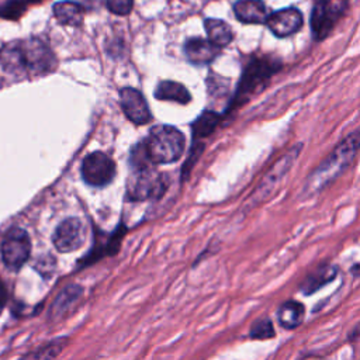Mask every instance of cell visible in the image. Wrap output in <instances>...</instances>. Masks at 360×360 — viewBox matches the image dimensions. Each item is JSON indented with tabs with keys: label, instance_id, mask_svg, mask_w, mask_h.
<instances>
[{
	"label": "cell",
	"instance_id": "15",
	"mask_svg": "<svg viewBox=\"0 0 360 360\" xmlns=\"http://www.w3.org/2000/svg\"><path fill=\"white\" fill-rule=\"evenodd\" d=\"M0 65L11 75H25V65L22 56L21 41H11L0 49Z\"/></svg>",
	"mask_w": 360,
	"mask_h": 360
},
{
	"label": "cell",
	"instance_id": "8",
	"mask_svg": "<svg viewBox=\"0 0 360 360\" xmlns=\"http://www.w3.org/2000/svg\"><path fill=\"white\" fill-rule=\"evenodd\" d=\"M31 253V240L21 228H11L1 242V259L7 269L18 270L25 264Z\"/></svg>",
	"mask_w": 360,
	"mask_h": 360
},
{
	"label": "cell",
	"instance_id": "7",
	"mask_svg": "<svg viewBox=\"0 0 360 360\" xmlns=\"http://www.w3.org/2000/svg\"><path fill=\"white\" fill-rule=\"evenodd\" d=\"M25 65V75H46L56 68L53 52L39 39H20Z\"/></svg>",
	"mask_w": 360,
	"mask_h": 360
},
{
	"label": "cell",
	"instance_id": "23",
	"mask_svg": "<svg viewBox=\"0 0 360 360\" xmlns=\"http://www.w3.org/2000/svg\"><path fill=\"white\" fill-rule=\"evenodd\" d=\"M66 343H68V338H56L52 342H48L46 345L25 354L20 360H53L59 354V352L65 347Z\"/></svg>",
	"mask_w": 360,
	"mask_h": 360
},
{
	"label": "cell",
	"instance_id": "2",
	"mask_svg": "<svg viewBox=\"0 0 360 360\" xmlns=\"http://www.w3.org/2000/svg\"><path fill=\"white\" fill-rule=\"evenodd\" d=\"M281 66V62L271 55H256L250 58L246 62L236 86V91L231 103V110L240 107L253 96L263 91L273 76L280 72Z\"/></svg>",
	"mask_w": 360,
	"mask_h": 360
},
{
	"label": "cell",
	"instance_id": "6",
	"mask_svg": "<svg viewBox=\"0 0 360 360\" xmlns=\"http://www.w3.org/2000/svg\"><path fill=\"white\" fill-rule=\"evenodd\" d=\"M166 190L163 176L150 166L135 167L128 179L127 191L131 200L142 201L160 197Z\"/></svg>",
	"mask_w": 360,
	"mask_h": 360
},
{
	"label": "cell",
	"instance_id": "1",
	"mask_svg": "<svg viewBox=\"0 0 360 360\" xmlns=\"http://www.w3.org/2000/svg\"><path fill=\"white\" fill-rule=\"evenodd\" d=\"M360 152V127L350 132L307 177L302 191L307 197L321 193L336 180Z\"/></svg>",
	"mask_w": 360,
	"mask_h": 360
},
{
	"label": "cell",
	"instance_id": "21",
	"mask_svg": "<svg viewBox=\"0 0 360 360\" xmlns=\"http://www.w3.org/2000/svg\"><path fill=\"white\" fill-rule=\"evenodd\" d=\"M338 273V269L330 266V264H325L322 267H318L315 271H312L302 283V291L305 294H312L314 291L319 290L321 287H323L326 283H329L330 280L335 278Z\"/></svg>",
	"mask_w": 360,
	"mask_h": 360
},
{
	"label": "cell",
	"instance_id": "11",
	"mask_svg": "<svg viewBox=\"0 0 360 360\" xmlns=\"http://www.w3.org/2000/svg\"><path fill=\"white\" fill-rule=\"evenodd\" d=\"M304 17L297 7H285L269 14L266 25L277 38H287L298 32L302 27Z\"/></svg>",
	"mask_w": 360,
	"mask_h": 360
},
{
	"label": "cell",
	"instance_id": "9",
	"mask_svg": "<svg viewBox=\"0 0 360 360\" xmlns=\"http://www.w3.org/2000/svg\"><path fill=\"white\" fill-rule=\"evenodd\" d=\"M82 176L89 186L104 187L115 176V163L104 152H91L82 163Z\"/></svg>",
	"mask_w": 360,
	"mask_h": 360
},
{
	"label": "cell",
	"instance_id": "18",
	"mask_svg": "<svg viewBox=\"0 0 360 360\" xmlns=\"http://www.w3.org/2000/svg\"><path fill=\"white\" fill-rule=\"evenodd\" d=\"M53 14H55L56 20L65 25L76 27V25H80L83 21L82 6L75 1H70V0L58 1L53 6Z\"/></svg>",
	"mask_w": 360,
	"mask_h": 360
},
{
	"label": "cell",
	"instance_id": "4",
	"mask_svg": "<svg viewBox=\"0 0 360 360\" xmlns=\"http://www.w3.org/2000/svg\"><path fill=\"white\" fill-rule=\"evenodd\" d=\"M301 150H302V143L298 142L292 145L281 158H278L273 163V166L269 169V172L264 174V177L253 191L250 197L252 204L255 205L260 204L273 195V193L278 188L280 183L284 180L287 173L291 170V167L297 162L298 156L301 155Z\"/></svg>",
	"mask_w": 360,
	"mask_h": 360
},
{
	"label": "cell",
	"instance_id": "22",
	"mask_svg": "<svg viewBox=\"0 0 360 360\" xmlns=\"http://www.w3.org/2000/svg\"><path fill=\"white\" fill-rule=\"evenodd\" d=\"M219 121H221V115L215 111L207 110L202 114H200L198 118L191 125L194 139H202L211 135L218 127Z\"/></svg>",
	"mask_w": 360,
	"mask_h": 360
},
{
	"label": "cell",
	"instance_id": "27",
	"mask_svg": "<svg viewBox=\"0 0 360 360\" xmlns=\"http://www.w3.org/2000/svg\"><path fill=\"white\" fill-rule=\"evenodd\" d=\"M6 300H7V294H6V290L3 288V285L0 284V314L3 311V307L6 304Z\"/></svg>",
	"mask_w": 360,
	"mask_h": 360
},
{
	"label": "cell",
	"instance_id": "14",
	"mask_svg": "<svg viewBox=\"0 0 360 360\" xmlns=\"http://www.w3.org/2000/svg\"><path fill=\"white\" fill-rule=\"evenodd\" d=\"M233 14L243 24H266L270 13L262 0H238Z\"/></svg>",
	"mask_w": 360,
	"mask_h": 360
},
{
	"label": "cell",
	"instance_id": "17",
	"mask_svg": "<svg viewBox=\"0 0 360 360\" xmlns=\"http://www.w3.org/2000/svg\"><path fill=\"white\" fill-rule=\"evenodd\" d=\"M208 39L218 48H224L233 39V31L228 22L219 18H207L204 21Z\"/></svg>",
	"mask_w": 360,
	"mask_h": 360
},
{
	"label": "cell",
	"instance_id": "19",
	"mask_svg": "<svg viewBox=\"0 0 360 360\" xmlns=\"http://www.w3.org/2000/svg\"><path fill=\"white\" fill-rule=\"evenodd\" d=\"M155 97L159 100L176 101L180 104H186L191 98L188 90L183 84L172 80L160 82L155 90Z\"/></svg>",
	"mask_w": 360,
	"mask_h": 360
},
{
	"label": "cell",
	"instance_id": "24",
	"mask_svg": "<svg viewBox=\"0 0 360 360\" xmlns=\"http://www.w3.org/2000/svg\"><path fill=\"white\" fill-rule=\"evenodd\" d=\"M274 335V326L269 318L257 319L250 328V336L255 339H271Z\"/></svg>",
	"mask_w": 360,
	"mask_h": 360
},
{
	"label": "cell",
	"instance_id": "26",
	"mask_svg": "<svg viewBox=\"0 0 360 360\" xmlns=\"http://www.w3.org/2000/svg\"><path fill=\"white\" fill-rule=\"evenodd\" d=\"M108 10L117 15H127L132 10L134 0H105Z\"/></svg>",
	"mask_w": 360,
	"mask_h": 360
},
{
	"label": "cell",
	"instance_id": "3",
	"mask_svg": "<svg viewBox=\"0 0 360 360\" xmlns=\"http://www.w3.org/2000/svg\"><path fill=\"white\" fill-rule=\"evenodd\" d=\"M142 143L152 165L173 163L184 152V135L170 125L155 127Z\"/></svg>",
	"mask_w": 360,
	"mask_h": 360
},
{
	"label": "cell",
	"instance_id": "13",
	"mask_svg": "<svg viewBox=\"0 0 360 360\" xmlns=\"http://www.w3.org/2000/svg\"><path fill=\"white\" fill-rule=\"evenodd\" d=\"M221 52V48L214 45L210 39L190 38L184 44V53L193 65H208Z\"/></svg>",
	"mask_w": 360,
	"mask_h": 360
},
{
	"label": "cell",
	"instance_id": "25",
	"mask_svg": "<svg viewBox=\"0 0 360 360\" xmlns=\"http://www.w3.org/2000/svg\"><path fill=\"white\" fill-rule=\"evenodd\" d=\"M37 0H10L0 8V17L3 18H18L27 6Z\"/></svg>",
	"mask_w": 360,
	"mask_h": 360
},
{
	"label": "cell",
	"instance_id": "20",
	"mask_svg": "<svg viewBox=\"0 0 360 360\" xmlns=\"http://www.w3.org/2000/svg\"><path fill=\"white\" fill-rule=\"evenodd\" d=\"M278 322L285 329H294L301 325L304 319V307L297 301H287L280 305L277 311Z\"/></svg>",
	"mask_w": 360,
	"mask_h": 360
},
{
	"label": "cell",
	"instance_id": "10",
	"mask_svg": "<svg viewBox=\"0 0 360 360\" xmlns=\"http://www.w3.org/2000/svg\"><path fill=\"white\" fill-rule=\"evenodd\" d=\"M86 239V228L77 218L62 221L53 232V246L60 253H70L82 248Z\"/></svg>",
	"mask_w": 360,
	"mask_h": 360
},
{
	"label": "cell",
	"instance_id": "12",
	"mask_svg": "<svg viewBox=\"0 0 360 360\" xmlns=\"http://www.w3.org/2000/svg\"><path fill=\"white\" fill-rule=\"evenodd\" d=\"M120 103L124 114L129 121L138 125H143L150 121L152 114L148 103L141 91L132 87H124L120 91Z\"/></svg>",
	"mask_w": 360,
	"mask_h": 360
},
{
	"label": "cell",
	"instance_id": "5",
	"mask_svg": "<svg viewBox=\"0 0 360 360\" xmlns=\"http://www.w3.org/2000/svg\"><path fill=\"white\" fill-rule=\"evenodd\" d=\"M346 7L347 0H314L309 24L315 41H322L332 32Z\"/></svg>",
	"mask_w": 360,
	"mask_h": 360
},
{
	"label": "cell",
	"instance_id": "16",
	"mask_svg": "<svg viewBox=\"0 0 360 360\" xmlns=\"http://www.w3.org/2000/svg\"><path fill=\"white\" fill-rule=\"evenodd\" d=\"M82 294H83V290L77 284H70V285L65 287L58 294V297L53 300L51 309H49V316L52 319H56V318H60L62 315H65L79 301Z\"/></svg>",
	"mask_w": 360,
	"mask_h": 360
}]
</instances>
